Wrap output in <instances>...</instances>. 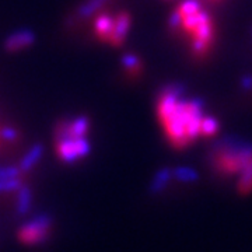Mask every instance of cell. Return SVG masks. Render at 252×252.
Wrapping results in <instances>:
<instances>
[{
  "label": "cell",
  "instance_id": "4fadbf2b",
  "mask_svg": "<svg viewBox=\"0 0 252 252\" xmlns=\"http://www.w3.org/2000/svg\"><path fill=\"white\" fill-rule=\"evenodd\" d=\"M105 1L107 0H89V1H86L80 9H79V11H77V16L80 18L90 17L91 14L94 11H97Z\"/></svg>",
  "mask_w": 252,
  "mask_h": 252
},
{
  "label": "cell",
  "instance_id": "ac0fdd59",
  "mask_svg": "<svg viewBox=\"0 0 252 252\" xmlns=\"http://www.w3.org/2000/svg\"><path fill=\"white\" fill-rule=\"evenodd\" d=\"M182 14H181L180 9L177 10V11H174L171 14V17H170V20H168V26H170V28H172V30H177V28H180L181 26H182Z\"/></svg>",
  "mask_w": 252,
  "mask_h": 252
},
{
  "label": "cell",
  "instance_id": "8992f818",
  "mask_svg": "<svg viewBox=\"0 0 252 252\" xmlns=\"http://www.w3.org/2000/svg\"><path fill=\"white\" fill-rule=\"evenodd\" d=\"M32 42H34V34L28 30H21L9 35L4 42V46L10 52H17V51L24 49L26 46L31 45Z\"/></svg>",
  "mask_w": 252,
  "mask_h": 252
},
{
  "label": "cell",
  "instance_id": "30bf717a",
  "mask_svg": "<svg viewBox=\"0 0 252 252\" xmlns=\"http://www.w3.org/2000/svg\"><path fill=\"white\" fill-rule=\"evenodd\" d=\"M171 174L172 172L170 171L168 168H162V170H160V171L156 174V177H154L153 182H152V185H150V190H153V192H160V190H162V189L167 187Z\"/></svg>",
  "mask_w": 252,
  "mask_h": 252
},
{
  "label": "cell",
  "instance_id": "9a60e30c",
  "mask_svg": "<svg viewBox=\"0 0 252 252\" xmlns=\"http://www.w3.org/2000/svg\"><path fill=\"white\" fill-rule=\"evenodd\" d=\"M199 10H202V4L199 0H185L180 6V11L182 14V17H187L190 14L198 13Z\"/></svg>",
  "mask_w": 252,
  "mask_h": 252
},
{
  "label": "cell",
  "instance_id": "52a82bcc",
  "mask_svg": "<svg viewBox=\"0 0 252 252\" xmlns=\"http://www.w3.org/2000/svg\"><path fill=\"white\" fill-rule=\"evenodd\" d=\"M114 27H115V17L111 14H101L94 23L95 35L98 36L102 42H108V44L114 32Z\"/></svg>",
  "mask_w": 252,
  "mask_h": 252
},
{
  "label": "cell",
  "instance_id": "7c38bea8",
  "mask_svg": "<svg viewBox=\"0 0 252 252\" xmlns=\"http://www.w3.org/2000/svg\"><path fill=\"white\" fill-rule=\"evenodd\" d=\"M172 175L182 182H195L199 178L198 172L189 167H178L172 171Z\"/></svg>",
  "mask_w": 252,
  "mask_h": 252
},
{
  "label": "cell",
  "instance_id": "277c9868",
  "mask_svg": "<svg viewBox=\"0 0 252 252\" xmlns=\"http://www.w3.org/2000/svg\"><path fill=\"white\" fill-rule=\"evenodd\" d=\"M51 224H52V221H51L49 216L39 215L24 227H21V230L18 231V238L21 243L27 244V245L44 243L49 234Z\"/></svg>",
  "mask_w": 252,
  "mask_h": 252
},
{
  "label": "cell",
  "instance_id": "2e32d148",
  "mask_svg": "<svg viewBox=\"0 0 252 252\" xmlns=\"http://www.w3.org/2000/svg\"><path fill=\"white\" fill-rule=\"evenodd\" d=\"M16 137H17V135H16L14 129L6 127V126L0 127V149H1L3 144L13 143L16 140Z\"/></svg>",
  "mask_w": 252,
  "mask_h": 252
},
{
  "label": "cell",
  "instance_id": "6da1fadb",
  "mask_svg": "<svg viewBox=\"0 0 252 252\" xmlns=\"http://www.w3.org/2000/svg\"><path fill=\"white\" fill-rule=\"evenodd\" d=\"M205 101L199 97L184 99L167 91L158 98V118L172 146L182 149L202 135Z\"/></svg>",
  "mask_w": 252,
  "mask_h": 252
},
{
  "label": "cell",
  "instance_id": "3957f363",
  "mask_svg": "<svg viewBox=\"0 0 252 252\" xmlns=\"http://www.w3.org/2000/svg\"><path fill=\"white\" fill-rule=\"evenodd\" d=\"M252 158V144L225 137L212 147V167L221 175L241 174Z\"/></svg>",
  "mask_w": 252,
  "mask_h": 252
},
{
  "label": "cell",
  "instance_id": "ba28073f",
  "mask_svg": "<svg viewBox=\"0 0 252 252\" xmlns=\"http://www.w3.org/2000/svg\"><path fill=\"white\" fill-rule=\"evenodd\" d=\"M190 34H192L193 38L200 39V41H203V42L210 45L213 42V23H212L210 16H207Z\"/></svg>",
  "mask_w": 252,
  "mask_h": 252
},
{
  "label": "cell",
  "instance_id": "5bb4252c",
  "mask_svg": "<svg viewBox=\"0 0 252 252\" xmlns=\"http://www.w3.org/2000/svg\"><path fill=\"white\" fill-rule=\"evenodd\" d=\"M219 130V121L213 117H203L200 133L205 136H212Z\"/></svg>",
  "mask_w": 252,
  "mask_h": 252
},
{
  "label": "cell",
  "instance_id": "8fae6325",
  "mask_svg": "<svg viewBox=\"0 0 252 252\" xmlns=\"http://www.w3.org/2000/svg\"><path fill=\"white\" fill-rule=\"evenodd\" d=\"M31 206V192L26 187H21L18 189V200H17V213L24 215Z\"/></svg>",
  "mask_w": 252,
  "mask_h": 252
},
{
  "label": "cell",
  "instance_id": "5b68a950",
  "mask_svg": "<svg viewBox=\"0 0 252 252\" xmlns=\"http://www.w3.org/2000/svg\"><path fill=\"white\" fill-rule=\"evenodd\" d=\"M130 16L122 11L115 16V27H114V32H112V36H111V41L109 44L111 45L119 46L124 41H125L126 35H127V31H129V27H130Z\"/></svg>",
  "mask_w": 252,
  "mask_h": 252
},
{
  "label": "cell",
  "instance_id": "7a4b0ae2",
  "mask_svg": "<svg viewBox=\"0 0 252 252\" xmlns=\"http://www.w3.org/2000/svg\"><path fill=\"white\" fill-rule=\"evenodd\" d=\"M90 130V119L86 115L67 118L55 127V149L58 157L64 162L79 161L91 152L87 133Z\"/></svg>",
  "mask_w": 252,
  "mask_h": 252
},
{
  "label": "cell",
  "instance_id": "9c48e42d",
  "mask_svg": "<svg viewBox=\"0 0 252 252\" xmlns=\"http://www.w3.org/2000/svg\"><path fill=\"white\" fill-rule=\"evenodd\" d=\"M237 188L241 193H248L252 190V158L244 168V171L240 174V181L237 184Z\"/></svg>",
  "mask_w": 252,
  "mask_h": 252
},
{
  "label": "cell",
  "instance_id": "d6986e66",
  "mask_svg": "<svg viewBox=\"0 0 252 252\" xmlns=\"http://www.w3.org/2000/svg\"><path fill=\"white\" fill-rule=\"evenodd\" d=\"M241 87L244 90H252V76H244L241 79Z\"/></svg>",
  "mask_w": 252,
  "mask_h": 252
},
{
  "label": "cell",
  "instance_id": "e0dca14e",
  "mask_svg": "<svg viewBox=\"0 0 252 252\" xmlns=\"http://www.w3.org/2000/svg\"><path fill=\"white\" fill-rule=\"evenodd\" d=\"M122 64L125 66L127 70H130V72H136L140 67V62H139V59H137L136 55H125L122 58Z\"/></svg>",
  "mask_w": 252,
  "mask_h": 252
}]
</instances>
